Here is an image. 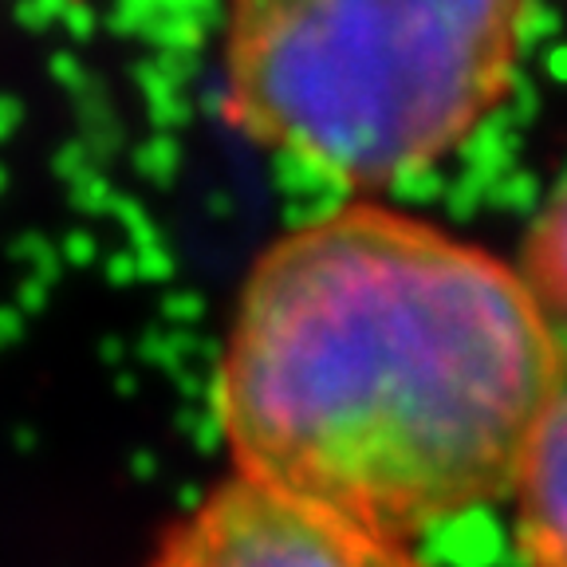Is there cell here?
Here are the masks:
<instances>
[{
    "instance_id": "6da1fadb",
    "label": "cell",
    "mask_w": 567,
    "mask_h": 567,
    "mask_svg": "<svg viewBox=\"0 0 567 567\" xmlns=\"http://www.w3.org/2000/svg\"><path fill=\"white\" fill-rule=\"evenodd\" d=\"M567 390L520 272L351 202L252 265L217 367L237 477L406 540L516 493Z\"/></svg>"
},
{
    "instance_id": "7a4b0ae2",
    "label": "cell",
    "mask_w": 567,
    "mask_h": 567,
    "mask_svg": "<svg viewBox=\"0 0 567 567\" xmlns=\"http://www.w3.org/2000/svg\"><path fill=\"white\" fill-rule=\"evenodd\" d=\"M524 0H225L233 131L339 186L434 166L508 91Z\"/></svg>"
},
{
    "instance_id": "3957f363",
    "label": "cell",
    "mask_w": 567,
    "mask_h": 567,
    "mask_svg": "<svg viewBox=\"0 0 567 567\" xmlns=\"http://www.w3.org/2000/svg\"><path fill=\"white\" fill-rule=\"evenodd\" d=\"M151 567H425L406 540L233 473L162 536Z\"/></svg>"
},
{
    "instance_id": "277c9868",
    "label": "cell",
    "mask_w": 567,
    "mask_h": 567,
    "mask_svg": "<svg viewBox=\"0 0 567 567\" xmlns=\"http://www.w3.org/2000/svg\"><path fill=\"white\" fill-rule=\"evenodd\" d=\"M513 496L528 567H567V390L540 425Z\"/></svg>"
},
{
    "instance_id": "5b68a950",
    "label": "cell",
    "mask_w": 567,
    "mask_h": 567,
    "mask_svg": "<svg viewBox=\"0 0 567 567\" xmlns=\"http://www.w3.org/2000/svg\"><path fill=\"white\" fill-rule=\"evenodd\" d=\"M516 272L567 359V166L524 237Z\"/></svg>"
}]
</instances>
